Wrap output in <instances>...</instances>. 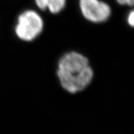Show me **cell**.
Instances as JSON below:
<instances>
[{
    "instance_id": "1",
    "label": "cell",
    "mask_w": 134,
    "mask_h": 134,
    "mask_svg": "<svg viewBox=\"0 0 134 134\" xmlns=\"http://www.w3.org/2000/svg\"><path fill=\"white\" fill-rule=\"evenodd\" d=\"M57 75L61 86L69 93L85 90L90 84L94 71L86 57L76 51L63 55L58 64Z\"/></svg>"
},
{
    "instance_id": "2",
    "label": "cell",
    "mask_w": 134,
    "mask_h": 134,
    "mask_svg": "<svg viewBox=\"0 0 134 134\" xmlns=\"http://www.w3.org/2000/svg\"><path fill=\"white\" fill-rule=\"evenodd\" d=\"M44 22L36 11L28 10L20 14L15 26V34L21 41L30 42L38 36L42 32Z\"/></svg>"
},
{
    "instance_id": "3",
    "label": "cell",
    "mask_w": 134,
    "mask_h": 134,
    "mask_svg": "<svg viewBox=\"0 0 134 134\" xmlns=\"http://www.w3.org/2000/svg\"><path fill=\"white\" fill-rule=\"evenodd\" d=\"M80 8L83 17L92 23L105 22L111 13L110 6L100 0H80Z\"/></svg>"
},
{
    "instance_id": "4",
    "label": "cell",
    "mask_w": 134,
    "mask_h": 134,
    "mask_svg": "<svg viewBox=\"0 0 134 134\" xmlns=\"http://www.w3.org/2000/svg\"><path fill=\"white\" fill-rule=\"evenodd\" d=\"M41 10L48 9L52 14H58L65 7L66 0H34Z\"/></svg>"
},
{
    "instance_id": "5",
    "label": "cell",
    "mask_w": 134,
    "mask_h": 134,
    "mask_svg": "<svg viewBox=\"0 0 134 134\" xmlns=\"http://www.w3.org/2000/svg\"><path fill=\"white\" fill-rule=\"evenodd\" d=\"M116 2L120 5L132 6L133 5L134 0H116Z\"/></svg>"
},
{
    "instance_id": "6",
    "label": "cell",
    "mask_w": 134,
    "mask_h": 134,
    "mask_svg": "<svg viewBox=\"0 0 134 134\" xmlns=\"http://www.w3.org/2000/svg\"><path fill=\"white\" fill-rule=\"evenodd\" d=\"M127 23L131 27H133L134 25V13L133 11H131L127 16Z\"/></svg>"
}]
</instances>
